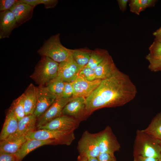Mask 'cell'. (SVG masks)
Listing matches in <instances>:
<instances>
[{"mask_svg":"<svg viewBox=\"0 0 161 161\" xmlns=\"http://www.w3.org/2000/svg\"><path fill=\"white\" fill-rule=\"evenodd\" d=\"M41 4L44 5L46 9L52 8L55 7L58 1L57 0H41Z\"/></svg>","mask_w":161,"mask_h":161,"instance_id":"35","label":"cell"},{"mask_svg":"<svg viewBox=\"0 0 161 161\" xmlns=\"http://www.w3.org/2000/svg\"><path fill=\"white\" fill-rule=\"evenodd\" d=\"M82 68L75 62L71 55L67 60L59 63L58 76L64 82H71L78 78Z\"/></svg>","mask_w":161,"mask_h":161,"instance_id":"12","label":"cell"},{"mask_svg":"<svg viewBox=\"0 0 161 161\" xmlns=\"http://www.w3.org/2000/svg\"><path fill=\"white\" fill-rule=\"evenodd\" d=\"M109 53L106 49H96L92 50L90 58L86 66L95 69Z\"/></svg>","mask_w":161,"mask_h":161,"instance_id":"25","label":"cell"},{"mask_svg":"<svg viewBox=\"0 0 161 161\" xmlns=\"http://www.w3.org/2000/svg\"><path fill=\"white\" fill-rule=\"evenodd\" d=\"M18 0H0V11L10 10Z\"/></svg>","mask_w":161,"mask_h":161,"instance_id":"32","label":"cell"},{"mask_svg":"<svg viewBox=\"0 0 161 161\" xmlns=\"http://www.w3.org/2000/svg\"><path fill=\"white\" fill-rule=\"evenodd\" d=\"M0 161H19L15 154L0 152Z\"/></svg>","mask_w":161,"mask_h":161,"instance_id":"34","label":"cell"},{"mask_svg":"<svg viewBox=\"0 0 161 161\" xmlns=\"http://www.w3.org/2000/svg\"><path fill=\"white\" fill-rule=\"evenodd\" d=\"M59 63L46 56H42L30 77L38 86H45L58 75Z\"/></svg>","mask_w":161,"mask_h":161,"instance_id":"4","label":"cell"},{"mask_svg":"<svg viewBox=\"0 0 161 161\" xmlns=\"http://www.w3.org/2000/svg\"><path fill=\"white\" fill-rule=\"evenodd\" d=\"M37 119L34 114L25 116L18 121L16 131L7 138L26 136L29 133L34 131Z\"/></svg>","mask_w":161,"mask_h":161,"instance_id":"18","label":"cell"},{"mask_svg":"<svg viewBox=\"0 0 161 161\" xmlns=\"http://www.w3.org/2000/svg\"><path fill=\"white\" fill-rule=\"evenodd\" d=\"M155 0H130L129 1L131 12L137 15L146 8L154 6Z\"/></svg>","mask_w":161,"mask_h":161,"instance_id":"24","label":"cell"},{"mask_svg":"<svg viewBox=\"0 0 161 161\" xmlns=\"http://www.w3.org/2000/svg\"><path fill=\"white\" fill-rule=\"evenodd\" d=\"M137 93V88L129 76L118 69L111 76L102 80L86 98L87 114L103 108L123 106L133 100Z\"/></svg>","mask_w":161,"mask_h":161,"instance_id":"1","label":"cell"},{"mask_svg":"<svg viewBox=\"0 0 161 161\" xmlns=\"http://www.w3.org/2000/svg\"><path fill=\"white\" fill-rule=\"evenodd\" d=\"M27 139L52 140L56 144L70 145L75 139L74 131H59L38 129L31 132L25 136Z\"/></svg>","mask_w":161,"mask_h":161,"instance_id":"5","label":"cell"},{"mask_svg":"<svg viewBox=\"0 0 161 161\" xmlns=\"http://www.w3.org/2000/svg\"><path fill=\"white\" fill-rule=\"evenodd\" d=\"M35 7L18 0L10 10L14 14L19 26L31 18Z\"/></svg>","mask_w":161,"mask_h":161,"instance_id":"15","label":"cell"},{"mask_svg":"<svg viewBox=\"0 0 161 161\" xmlns=\"http://www.w3.org/2000/svg\"><path fill=\"white\" fill-rule=\"evenodd\" d=\"M92 51L86 48L71 49V55L75 62L83 67L88 64Z\"/></svg>","mask_w":161,"mask_h":161,"instance_id":"23","label":"cell"},{"mask_svg":"<svg viewBox=\"0 0 161 161\" xmlns=\"http://www.w3.org/2000/svg\"><path fill=\"white\" fill-rule=\"evenodd\" d=\"M133 156L160 159L161 157V141L145 132L137 131L133 146Z\"/></svg>","mask_w":161,"mask_h":161,"instance_id":"2","label":"cell"},{"mask_svg":"<svg viewBox=\"0 0 161 161\" xmlns=\"http://www.w3.org/2000/svg\"><path fill=\"white\" fill-rule=\"evenodd\" d=\"M65 83L58 76L50 81L45 86L57 97H61L63 91Z\"/></svg>","mask_w":161,"mask_h":161,"instance_id":"26","label":"cell"},{"mask_svg":"<svg viewBox=\"0 0 161 161\" xmlns=\"http://www.w3.org/2000/svg\"><path fill=\"white\" fill-rule=\"evenodd\" d=\"M78 161H88V159L85 157L79 155L78 158Z\"/></svg>","mask_w":161,"mask_h":161,"instance_id":"40","label":"cell"},{"mask_svg":"<svg viewBox=\"0 0 161 161\" xmlns=\"http://www.w3.org/2000/svg\"><path fill=\"white\" fill-rule=\"evenodd\" d=\"M56 96L45 86L37 87V101L34 114L39 119L54 102Z\"/></svg>","mask_w":161,"mask_h":161,"instance_id":"11","label":"cell"},{"mask_svg":"<svg viewBox=\"0 0 161 161\" xmlns=\"http://www.w3.org/2000/svg\"><path fill=\"white\" fill-rule=\"evenodd\" d=\"M80 122L72 117L62 114L46 124L38 127V129L59 131H74L79 126Z\"/></svg>","mask_w":161,"mask_h":161,"instance_id":"8","label":"cell"},{"mask_svg":"<svg viewBox=\"0 0 161 161\" xmlns=\"http://www.w3.org/2000/svg\"><path fill=\"white\" fill-rule=\"evenodd\" d=\"M129 0H118L117 1L120 10L122 12L125 11L126 9L127 4Z\"/></svg>","mask_w":161,"mask_h":161,"instance_id":"38","label":"cell"},{"mask_svg":"<svg viewBox=\"0 0 161 161\" xmlns=\"http://www.w3.org/2000/svg\"><path fill=\"white\" fill-rule=\"evenodd\" d=\"M50 144H56L55 141L50 140L27 139L15 154L19 161H21L27 154L35 149L44 145Z\"/></svg>","mask_w":161,"mask_h":161,"instance_id":"17","label":"cell"},{"mask_svg":"<svg viewBox=\"0 0 161 161\" xmlns=\"http://www.w3.org/2000/svg\"><path fill=\"white\" fill-rule=\"evenodd\" d=\"M20 1L28 5L34 7L41 4V0H20Z\"/></svg>","mask_w":161,"mask_h":161,"instance_id":"37","label":"cell"},{"mask_svg":"<svg viewBox=\"0 0 161 161\" xmlns=\"http://www.w3.org/2000/svg\"><path fill=\"white\" fill-rule=\"evenodd\" d=\"M145 59L149 63L148 69L153 72H161V56H154L148 53Z\"/></svg>","mask_w":161,"mask_h":161,"instance_id":"28","label":"cell"},{"mask_svg":"<svg viewBox=\"0 0 161 161\" xmlns=\"http://www.w3.org/2000/svg\"><path fill=\"white\" fill-rule=\"evenodd\" d=\"M37 87L30 83L24 93V105L26 115L34 114L37 101Z\"/></svg>","mask_w":161,"mask_h":161,"instance_id":"19","label":"cell"},{"mask_svg":"<svg viewBox=\"0 0 161 161\" xmlns=\"http://www.w3.org/2000/svg\"><path fill=\"white\" fill-rule=\"evenodd\" d=\"M18 122L15 114L9 109L0 133V141L6 139L16 131L18 127Z\"/></svg>","mask_w":161,"mask_h":161,"instance_id":"20","label":"cell"},{"mask_svg":"<svg viewBox=\"0 0 161 161\" xmlns=\"http://www.w3.org/2000/svg\"><path fill=\"white\" fill-rule=\"evenodd\" d=\"M18 26L14 14L10 10L0 12V39L9 38L12 31Z\"/></svg>","mask_w":161,"mask_h":161,"instance_id":"14","label":"cell"},{"mask_svg":"<svg viewBox=\"0 0 161 161\" xmlns=\"http://www.w3.org/2000/svg\"><path fill=\"white\" fill-rule=\"evenodd\" d=\"M88 161H99L97 157H91L88 159Z\"/></svg>","mask_w":161,"mask_h":161,"instance_id":"41","label":"cell"},{"mask_svg":"<svg viewBox=\"0 0 161 161\" xmlns=\"http://www.w3.org/2000/svg\"><path fill=\"white\" fill-rule=\"evenodd\" d=\"M62 114L72 117L80 122L85 120L88 116L86 109V98L73 97L64 108Z\"/></svg>","mask_w":161,"mask_h":161,"instance_id":"9","label":"cell"},{"mask_svg":"<svg viewBox=\"0 0 161 161\" xmlns=\"http://www.w3.org/2000/svg\"><path fill=\"white\" fill-rule=\"evenodd\" d=\"M78 76L89 81L97 79L95 70L86 66L81 68Z\"/></svg>","mask_w":161,"mask_h":161,"instance_id":"29","label":"cell"},{"mask_svg":"<svg viewBox=\"0 0 161 161\" xmlns=\"http://www.w3.org/2000/svg\"><path fill=\"white\" fill-rule=\"evenodd\" d=\"M60 35L58 33L45 40L38 50V53L41 56L47 57L59 63L67 60L71 55V49L62 45Z\"/></svg>","mask_w":161,"mask_h":161,"instance_id":"3","label":"cell"},{"mask_svg":"<svg viewBox=\"0 0 161 161\" xmlns=\"http://www.w3.org/2000/svg\"><path fill=\"white\" fill-rule=\"evenodd\" d=\"M118 69L109 53L94 69L96 79L103 80L109 77Z\"/></svg>","mask_w":161,"mask_h":161,"instance_id":"16","label":"cell"},{"mask_svg":"<svg viewBox=\"0 0 161 161\" xmlns=\"http://www.w3.org/2000/svg\"><path fill=\"white\" fill-rule=\"evenodd\" d=\"M73 98L57 97L49 108L38 119L37 125L38 128L62 115L64 108Z\"/></svg>","mask_w":161,"mask_h":161,"instance_id":"10","label":"cell"},{"mask_svg":"<svg viewBox=\"0 0 161 161\" xmlns=\"http://www.w3.org/2000/svg\"><path fill=\"white\" fill-rule=\"evenodd\" d=\"M27 140L24 135L0 141V152L15 154Z\"/></svg>","mask_w":161,"mask_h":161,"instance_id":"21","label":"cell"},{"mask_svg":"<svg viewBox=\"0 0 161 161\" xmlns=\"http://www.w3.org/2000/svg\"><path fill=\"white\" fill-rule=\"evenodd\" d=\"M133 161H158L159 159L141 156H134Z\"/></svg>","mask_w":161,"mask_h":161,"instance_id":"36","label":"cell"},{"mask_svg":"<svg viewBox=\"0 0 161 161\" xmlns=\"http://www.w3.org/2000/svg\"><path fill=\"white\" fill-rule=\"evenodd\" d=\"M98 142L100 153H114L119 151L120 145L111 127L107 126L98 133Z\"/></svg>","mask_w":161,"mask_h":161,"instance_id":"7","label":"cell"},{"mask_svg":"<svg viewBox=\"0 0 161 161\" xmlns=\"http://www.w3.org/2000/svg\"><path fill=\"white\" fill-rule=\"evenodd\" d=\"M101 80L96 79L89 81L78 76L75 80L71 82L74 91L72 97H83L86 98L99 85Z\"/></svg>","mask_w":161,"mask_h":161,"instance_id":"13","label":"cell"},{"mask_svg":"<svg viewBox=\"0 0 161 161\" xmlns=\"http://www.w3.org/2000/svg\"><path fill=\"white\" fill-rule=\"evenodd\" d=\"M158 161H161V157L159 159Z\"/></svg>","mask_w":161,"mask_h":161,"instance_id":"42","label":"cell"},{"mask_svg":"<svg viewBox=\"0 0 161 161\" xmlns=\"http://www.w3.org/2000/svg\"><path fill=\"white\" fill-rule=\"evenodd\" d=\"M77 149L79 156L87 159L97 157L99 154L98 134L85 131L78 142Z\"/></svg>","mask_w":161,"mask_h":161,"instance_id":"6","label":"cell"},{"mask_svg":"<svg viewBox=\"0 0 161 161\" xmlns=\"http://www.w3.org/2000/svg\"><path fill=\"white\" fill-rule=\"evenodd\" d=\"M10 109L14 113L18 121L26 116L23 93L13 100Z\"/></svg>","mask_w":161,"mask_h":161,"instance_id":"27","label":"cell"},{"mask_svg":"<svg viewBox=\"0 0 161 161\" xmlns=\"http://www.w3.org/2000/svg\"><path fill=\"white\" fill-rule=\"evenodd\" d=\"M151 55L155 57L161 56V41L155 40L148 48Z\"/></svg>","mask_w":161,"mask_h":161,"instance_id":"30","label":"cell"},{"mask_svg":"<svg viewBox=\"0 0 161 161\" xmlns=\"http://www.w3.org/2000/svg\"><path fill=\"white\" fill-rule=\"evenodd\" d=\"M74 91L71 82H65L63 92L61 97L68 98L72 97Z\"/></svg>","mask_w":161,"mask_h":161,"instance_id":"31","label":"cell"},{"mask_svg":"<svg viewBox=\"0 0 161 161\" xmlns=\"http://www.w3.org/2000/svg\"><path fill=\"white\" fill-rule=\"evenodd\" d=\"M143 131L161 141V113L157 114Z\"/></svg>","mask_w":161,"mask_h":161,"instance_id":"22","label":"cell"},{"mask_svg":"<svg viewBox=\"0 0 161 161\" xmlns=\"http://www.w3.org/2000/svg\"><path fill=\"white\" fill-rule=\"evenodd\" d=\"M152 34L155 37V40L161 41V27L153 32Z\"/></svg>","mask_w":161,"mask_h":161,"instance_id":"39","label":"cell"},{"mask_svg":"<svg viewBox=\"0 0 161 161\" xmlns=\"http://www.w3.org/2000/svg\"><path fill=\"white\" fill-rule=\"evenodd\" d=\"M97 158L99 161H117L114 153H100Z\"/></svg>","mask_w":161,"mask_h":161,"instance_id":"33","label":"cell"}]
</instances>
